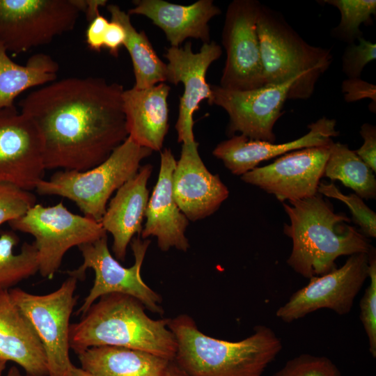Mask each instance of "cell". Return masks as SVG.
Listing matches in <instances>:
<instances>
[{"label":"cell","instance_id":"6da1fadb","mask_svg":"<svg viewBox=\"0 0 376 376\" xmlns=\"http://www.w3.org/2000/svg\"><path fill=\"white\" fill-rule=\"evenodd\" d=\"M124 88L100 77H69L29 93L21 113L37 126L45 169L86 171L107 159L128 136Z\"/></svg>","mask_w":376,"mask_h":376},{"label":"cell","instance_id":"7a4b0ae2","mask_svg":"<svg viewBox=\"0 0 376 376\" xmlns=\"http://www.w3.org/2000/svg\"><path fill=\"white\" fill-rule=\"evenodd\" d=\"M282 203L290 221L284 224L283 233L292 241L287 263L304 278L334 270L340 256L370 250L368 237L347 224L346 215L334 212L322 194Z\"/></svg>","mask_w":376,"mask_h":376},{"label":"cell","instance_id":"3957f363","mask_svg":"<svg viewBox=\"0 0 376 376\" xmlns=\"http://www.w3.org/2000/svg\"><path fill=\"white\" fill-rule=\"evenodd\" d=\"M177 350L174 361L187 376H263L282 349V342L265 325L254 327L238 341L202 333L187 315L168 319Z\"/></svg>","mask_w":376,"mask_h":376},{"label":"cell","instance_id":"277c9868","mask_svg":"<svg viewBox=\"0 0 376 376\" xmlns=\"http://www.w3.org/2000/svg\"><path fill=\"white\" fill-rule=\"evenodd\" d=\"M138 299L127 295L102 296L70 324V347L79 354L93 347L116 346L174 360L177 344L168 319L153 320Z\"/></svg>","mask_w":376,"mask_h":376},{"label":"cell","instance_id":"5b68a950","mask_svg":"<svg viewBox=\"0 0 376 376\" xmlns=\"http://www.w3.org/2000/svg\"><path fill=\"white\" fill-rule=\"evenodd\" d=\"M264 86L297 80L288 99L306 100L327 70L329 49L306 42L276 10L261 4L257 22Z\"/></svg>","mask_w":376,"mask_h":376},{"label":"cell","instance_id":"8992f818","mask_svg":"<svg viewBox=\"0 0 376 376\" xmlns=\"http://www.w3.org/2000/svg\"><path fill=\"white\" fill-rule=\"evenodd\" d=\"M152 152L127 136L98 165L82 171H58L40 180L35 189L40 195L67 198L84 216L100 222L113 193L137 173L141 161Z\"/></svg>","mask_w":376,"mask_h":376},{"label":"cell","instance_id":"52a82bcc","mask_svg":"<svg viewBox=\"0 0 376 376\" xmlns=\"http://www.w3.org/2000/svg\"><path fill=\"white\" fill-rule=\"evenodd\" d=\"M9 225L33 237L39 272L48 279L54 277L68 250L107 235L100 222L70 212L62 202L47 207L36 203Z\"/></svg>","mask_w":376,"mask_h":376},{"label":"cell","instance_id":"ba28073f","mask_svg":"<svg viewBox=\"0 0 376 376\" xmlns=\"http://www.w3.org/2000/svg\"><path fill=\"white\" fill-rule=\"evenodd\" d=\"M85 0H0V43L19 54L74 29Z\"/></svg>","mask_w":376,"mask_h":376},{"label":"cell","instance_id":"9c48e42d","mask_svg":"<svg viewBox=\"0 0 376 376\" xmlns=\"http://www.w3.org/2000/svg\"><path fill=\"white\" fill-rule=\"evenodd\" d=\"M78 279H65L56 290L34 295L21 288L8 290L10 297L26 318L44 349L48 376H67L70 359V320L77 301Z\"/></svg>","mask_w":376,"mask_h":376},{"label":"cell","instance_id":"30bf717a","mask_svg":"<svg viewBox=\"0 0 376 376\" xmlns=\"http://www.w3.org/2000/svg\"><path fill=\"white\" fill-rule=\"evenodd\" d=\"M150 244L148 239L143 240L139 237L132 239L130 245L134 263L130 267H123L113 257L108 247L107 235L79 246L83 263L67 273L78 280L84 279L86 271L92 269L95 272V280L82 305L77 311V315H83L100 297L111 293L130 295L150 311L163 313L161 297L146 285L141 276V268Z\"/></svg>","mask_w":376,"mask_h":376},{"label":"cell","instance_id":"8fae6325","mask_svg":"<svg viewBox=\"0 0 376 376\" xmlns=\"http://www.w3.org/2000/svg\"><path fill=\"white\" fill-rule=\"evenodd\" d=\"M261 3L234 0L228 5L222 31L226 59L220 86L248 91L264 86L257 22Z\"/></svg>","mask_w":376,"mask_h":376},{"label":"cell","instance_id":"7c38bea8","mask_svg":"<svg viewBox=\"0 0 376 376\" xmlns=\"http://www.w3.org/2000/svg\"><path fill=\"white\" fill-rule=\"evenodd\" d=\"M368 253L352 254L340 267L311 278L276 310V316L291 323L322 308L346 315L368 277Z\"/></svg>","mask_w":376,"mask_h":376},{"label":"cell","instance_id":"4fadbf2b","mask_svg":"<svg viewBox=\"0 0 376 376\" xmlns=\"http://www.w3.org/2000/svg\"><path fill=\"white\" fill-rule=\"evenodd\" d=\"M296 82L294 79L248 91L229 90L210 85L212 97L207 103L226 111L229 116L228 134L239 132L250 139L274 143V126L283 114L289 91Z\"/></svg>","mask_w":376,"mask_h":376},{"label":"cell","instance_id":"5bb4252c","mask_svg":"<svg viewBox=\"0 0 376 376\" xmlns=\"http://www.w3.org/2000/svg\"><path fill=\"white\" fill-rule=\"evenodd\" d=\"M330 144L287 152L267 166L244 173L241 179L274 195L282 203L311 197L318 193Z\"/></svg>","mask_w":376,"mask_h":376},{"label":"cell","instance_id":"9a60e30c","mask_svg":"<svg viewBox=\"0 0 376 376\" xmlns=\"http://www.w3.org/2000/svg\"><path fill=\"white\" fill-rule=\"evenodd\" d=\"M41 134L16 108L0 109V181L34 189L45 171Z\"/></svg>","mask_w":376,"mask_h":376},{"label":"cell","instance_id":"2e32d148","mask_svg":"<svg viewBox=\"0 0 376 376\" xmlns=\"http://www.w3.org/2000/svg\"><path fill=\"white\" fill-rule=\"evenodd\" d=\"M221 54V46L214 41L203 43L200 51L196 53L192 51L190 41L183 47H170L166 49L164 56L168 60L166 81L174 85L181 82L184 86L175 126L178 141L182 144L196 141L193 116L203 100L208 102L212 97L210 85L206 81V73L210 65Z\"/></svg>","mask_w":376,"mask_h":376},{"label":"cell","instance_id":"e0dca14e","mask_svg":"<svg viewBox=\"0 0 376 376\" xmlns=\"http://www.w3.org/2000/svg\"><path fill=\"white\" fill-rule=\"evenodd\" d=\"M198 143L182 144L180 159L173 175V194L189 221H196L214 214L229 196V190L218 175L204 164Z\"/></svg>","mask_w":376,"mask_h":376},{"label":"cell","instance_id":"ac0fdd59","mask_svg":"<svg viewBox=\"0 0 376 376\" xmlns=\"http://www.w3.org/2000/svg\"><path fill=\"white\" fill-rule=\"evenodd\" d=\"M336 126V120L322 117L308 125L309 131L304 136L282 143L250 139L242 134L233 135L220 142L212 155L221 160L233 174L242 176L262 162L293 150L330 144L333 141L331 138L339 134Z\"/></svg>","mask_w":376,"mask_h":376},{"label":"cell","instance_id":"d6986e66","mask_svg":"<svg viewBox=\"0 0 376 376\" xmlns=\"http://www.w3.org/2000/svg\"><path fill=\"white\" fill-rule=\"evenodd\" d=\"M171 150L160 152V168L157 183L149 197L145 217L146 221L141 233L143 240L155 237L160 250L175 248L187 251L189 248L185 235L189 220L176 203L173 194V175L176 166Z\"/></svg>","mask_w":376,"mask_h":376},{"label":"cell","instance_id":"ffe728a7","mask_svg":"<svg viewBox=\"0 0 376 376\" xmlns=\"http://www.w3.org/2000/svg\"><path fill=\"white\" fill-rule=\"evenodd\" d=\"M152 166H141L137 173L116 191L109 201L100 224L113 237L112 250L118 260L124 261L128 245L140 235L149 199L147 187Z\"/></svg>","mask_w":376,"mask_h":376},{"label":"cell","instance_id":"44dd1931","mask_svg":"<svg viewBox=\"0 0 376 376\" xmlns=\"http://www.w3.org/2000/svg\"><path fill=\"white\" fill-rule=\"evenodd\" d=\"M128 14L140 15L149 18L161 29L171 47H180L187 38L209 42L208 22L219 15L221 10L212 0H198L183 6L164 0H135Z\"/></svg>","mask_w":376,"mask_h":376},{"label":"cell","instance_id":"7402d4cb","mask_svg":"<svg viewBox=\"0 0 376 376\" xmlns=\"http://www.w3.org/2000/svg\"><path fill=\"white\" fill-rule=\"evenodd\" d=\"M170 90L164 83L124 90L123 107L128 136L139 146L152 151L162 150L169 126Z\"/></svg>","mask_w":376,"mask_h":376},{"label":"cell","instance_id":"603a6c76","mask_svg":"<svg viewBox=\"0 0 376 376\" xmlns=\"http://www.w3.org/2000/svg\"><path fill=\"white\" fill-rule=\"evenodd\" d=\"M0 359L15 362L31 376H48L42 345L8 290H0Z\"/></svg>","mask_w":376,"mask_h":376},{"label":"cell","instance_id":"cb8c5ba5","mask_svg":"<svg viewBox=\"0 0 376 376\" xmlns=\"http://www.w3.org/2000/svg\"><path fill=\"white\" fill-rule=\"evenodd\" d=\"M77 355L81 368L93 376H164L171 361L145 351L116 346L90 347Z\"/></svg>","mask_w":376,"mask_h":376},{"label":"cell","instance_id":"d4e9b609","mask_svg":"<svg viewBox=\"0 0 376 376\" xmlns=\"http://www.w3.org/2000/svg\"><path fill=\"white\" fill-rule=\"evenodd\" d=\"M58 68V63L44 53L35 54L19 65L0 43V109L14 107L15 98L25 91L56 81Z\"/></svg>","mask_w":376,"mask_h":376},{"label":"cell","instance_id":"484cf974","mask_svg":"<svg viewBox=\"0 0 376 376\" xmlns=\"http://www.w3.org/2000/svg\"><path fill=\"white\" fill-rule=\"evenodd\" d=\"M111 20L125 29L124 47L130 56L135 77L134 86L145 88L167 81L166 64L159 58L143 31H138L130 20V15L116 4L107 7Z\"/></svg>","mask_w":376,"mask_h":376},{"label":"cell","instance_id":"4316f807","mask_svg":"<svg viewBox=\"0 0 376 376\" xmlns=\"http://www.w3.org/2000/svg\"><path fill=\"white\" fill-rule=\"evenodd\" d=\"M323 176L340 180L361 198H376V179L373 170L346 144L331 143Z\"/></svg>","mask_w":376,"mask_h":376},{"label":"cell","instance_id":"83f0119b","mask_svg":"<svg viewBox=\"0 0 376 376\" xmlns=\"http://www.w3.org/2000/svg\"><path fill=\"white\" fill-rule=\"evenodd\" d=\"M19 242L14 231L0 233V290H9L20 281L39 272L37 249L33 243L24 242L21 250H14Z\"/></svg>","mask_w":376,"mask_h":376},{"label":"cell","instance_id":"f1b7e54d","mask_svg":"<svg viewBox=\"0 0 376 376\" xmlns=\"http://www.w3.org/2000/svg\"><path fill=\"white\" fill-rule=\"evenodd\" d=\"M322 2L335 6L340 11V23L332 33L335 37L349 44L363 36L360 25L372 24V16L376 14L375 0H325Z\"/></svg>","mask_w":376,"mask_h":376},{"label":"cell","instance_id":"f546056e","mask_svg":"<svg viewBox=\"0 0 376 376\" xmlns=\"http://www.w3.org/2000/svg\"><path fill=\"white\" fill-rule=\"evenodd\" d=\"M318 193L343 202L350 209L354 221L366 237H376V214L356 194H343L333 183L320 182Z\"/></svg>","mask_w":376,"mask_h":376},{"label":"cell","instance_id":"4dcf8cb0","mask_svg":"<svg viewBox=\"0 0 376 376\" xmlns=\"http://www.w3.org/2000/svg\"><path fill=\"white\" fill-rule=\"evenodd\" d=\"M369 285L361 299L359 318L366 332L369 352L376 357V253L374 247L368 252Z\"/></svg>","mask_w":376,"mask_h":376},{"label":"cell","instance_id":"1f68e13d","mask_svg":"<svg viewBox=\"0 0 376 376\" xmlns=\"http://www.w3.org/2000/svg\"><path fill=\"white\" fill-rule=\"evenodd\" d=\"M35 204L36 198L30 191L0 181V226L22 217Z\"/></svg>","mask_w":376,"mask_h":376},{"label":"cell","instance_id":"d6a6232c","mask_svg":"<svg viewBox=\"0 0 376 376\" xmlns=\"http://www.w3.org/2000/svg\"><path fill=\"white\" fill-rule=\"evenodd\" d=\"M272 376H341V374L328 357L301 354L288 361Z\"/></svg>","mask_w":376,"mask_h":376},{"label":"cell","instance_id":"836d02e7","mask_svg":"<svg viewBox=\"0 0 376 376\" xmlns=\"http://www.w3.org/2000/svg\"><path fill=\"white\" fill-rule=\"evenodd\" d=\"M359 44H349L342 57V70L347 79L360 78L365 66L376 58V45L363 36Z\"/></svg>","mask_w":376,"mask_h":376},{"label":"cell","instance_id":"e575fe53","mask_svg":"<svg viewBox=\"0 0 376 376\" xmlns=\"http://www.w3.org/2000/svg\"><path fill=\"white\" fill-rule=\"evenodd\" d=\"M342 91L345 100L347 102L369 98L372 102L371 111L375 112L376 86L364 80L347 79L342 84Z\"/></svg>","mask_w":376,"mask_h":376},{"label":"cell","instance_id":"d590c367","mask_svg":"<svg viewBox=\"0 0 376 376\" xmlns=\"http://www.w3.org/2000/svg\"><path fill=\"white\" fill-rule=\"evenodd\" d=\"M360 134L363 139V144L354 151L375 173L376 171V127L371 124L364 123L361 127Z\"/></svg>","mask_w":376,"mask_h":376},{"label":"cell","instance_id":"8d00e7d4","mask_svg":"<svg viewBox=\"0 0 376 376\" xmlns=\"http://www.w3.org/2000/svg\"><path fill=\"white\" fill-rule=\"evenodd\" d=\"M109 22V21L100 13L89 22L86 31V42L91 49L95 52L101 51Z\"/></svg>","mask_w":376,"mask_h":376},{"label":"cell","instance_id":"74e56055","mask_svg":"<svg viewBox=\"0 0 376 376\" xmlns=\"http://www.w3.org/2000/svg\"><path fill=\"white\" fill-rule=\"evenodd\" d=\"M125 38L124 28L119 23L111 20L104 34L103 47L107 49L112 56L118 57L119 49L124 46Z\"/></svg>","mask_w":376,"mask_h":376},{"label":"cell","instance_id":"f35d334b","mask_svg":"<svg viewBox=\"0 0 376 376\" xmlns=\"http://www.w3.org/2000/svg\"><path fill=\"white\" fill-rule=\"evenodd\" d=\"M107 3L106 0H85V9L86 19L89 22L95 16L100 14L99 8Z\"/></svg>","mask_w":376,"mask_h":376},{"label":"cell","instance_id":"ab89813d","mask_svg":"<svg viewBox=\"0 0 376 376\" xmlns=\"http://www.w3.org/2000/svg\"><path fill=\"white\" fill-rule=\"evenodd\" d=\"M164 376H187L175 363L171 361Z\"/></svg>","mask_w":376,"mask_h":376},{"label":"cell","instance_id":"60d3db41","mask_svg":"<svg viewBox=\"0 0 376 376\" xmlns=\"http://www.w3.org/2000/svg\"><path fill=\"white\" fill-rule=\"evenodd\" d=\"M67 376H93V375L88 373V372L82 369L81 367L79 368L72 364Z\"/></svg>","mask_w":376,"mask_h":376},{"label":"cell","instance_id":"b9f144b4","mask_svg":"<svg viewBox=\"0 0 376 376\" xmlns=\"http://www.w3.org/2000/svg\"><path fill=\"white\" fill-rule=\"evenodd\" d=\"M5 376H31L28 374H22L16 366H12Z\"/></svg>","mask_w":376,"mask_h":376},{"label":"cell","instance_id":"7bdbcfd3","mask_svg":"<svg viewBox=\"0 0 376 376\" xmlns=\"http://www.w3.org/2000/svg\"><path fill=\"white\" fill-rule=\"evenodd\" d=\"M6 361L0 359V376H3V373L6 366Z\"/></svg>","mask_w":376,"mask_h":376}]
</instances>
